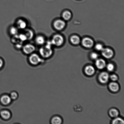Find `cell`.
Wrapping results in <instances>:
<instances>
[{"label": "cell", "mask_w": 124, "mask_h": 124, "mask_svg": "<svg viewBox=\"0 0 124 124\" xmlns=\"http://www.w3.org/2000/svg\"><path fill=\"white\" fill-rule=\"evenodd\" d=\"M53 46L51 41L47 42V44L40 48L39 53L42 57L48 58L52 55L53 51L52 48Z\"/></svg>", "instance_id": "6da1fadb"}, {"label": "cell", "mask_w": 124, "mask_h": 124, "mask_svg": "<svg viewBox=\"0 0 124 124\" xmlns=\"http://www.w3.org/2000/svg\"><path fill=\"white\" fill-rule=\"evenodd\" d=\"M51 41L53 45L59 47L64 43V39L62 35L57 34L53 36Z\"/></svg>", "instance_id": "7a4b0ae2"}, {"label": "cell", "mask_w": 124, "mask_h": 124, "mask_svg": "<svg viewBox=\"0 0 124 124\" xmlns=\"http://www.w3.org/2000/svg\"><path fill=\"white\" fill-rule=\"evenodd\" d=\"M29 61L31 64L35 65H37L42 61L39 56L36 53L31 54L29 57Z\"/></svg>", "instance_id": "3957f363"}, {"label": "cell", "mask_w": 124, "mask_h": 124, "mask_svg": "<svg viewBox=\"0 0 124 124\" xmlns=\"http://www.w3.org/2000/svg\"><path fill=\"white\" fill-rule=\"evenodd\" d=\"M53 25L56 30H61L65 28L66 23L62 19H59L54 22Z\"/></svg>", "instance_id": "277c9868"}, {"label": "cell", "mask_w": 124, "mask_h": 124, "mask_svg": "<svg viewBox=\"0 0 124 124\" xmlns=\"http://www.w3.org/2000/svg\"><path fill=\"white\" fill-rule=\"evenodd\" d=\"M36 49L35 46L31 44H28L23 47V50L25 54H31Z\"/></svg>", "instance_id": "5b68a950"}, {"label": "cell", "mask_w": 124, "mask_h": 124, "mask_svg": "<svg viewBox=\"0 0 124 124\" xmlns=\"http://www.w3.org/2000/svg\"><path fill=\"white\" fill-rule=\"evenodd\" d=\"M81 43L82 46L87 48H92L94 44V42L93 40L88 37L84 38L82 40Z\"/></svg>", "instance_id": "8992f818"}, {"label": "cell", "mask_w": 124, "mask_h": 124, "mask_svg": "<svg viewBox=\"0 0 124 124\" xmlns=\"http://www.w3.org/2000/svg\"><path fill=\"white\" fill-rule=\"evenodd\" d=\"M102 55L104 58L107 59H110L113 56V51L110 48H104L101 51Z\"/></svg>", "instance_id": "52a82bcc"}, {"label": "cell", "mask_w": 124, "mask_h": 124, "mask_svg": "<svg viewBox=\"0 0 124 124\" xmlns=\"http://www.w3.org/2000/svg\"><path fill=\"white\" fill-rule=\"evenodd\" d=\"M109 78V74L106 72H101L98 76V79L100 82L103 84H105L107 82Z\"/></svg>", "instance_id": "ba28073f"}, {"label": "cell", "mask_w": 124, "mask_h": 124, "mask_svg": "<svg viewBox=\"0 0 124 124\" xmlns=\"http://www.w3.org/2000/svg\"><path fill=\"white\" fill-rule=\"evenodd\" d=\"M95 65L98 69H104L106 65L105 61L102 59H97L95 62Z\"/></svg>", "instance_id": "9c48e42d"}, {"label": "cell", "mask_w": 124, "mask_h": 124, "mask_svg": "<svg viewBox=\"0 0 124 124\" xmlns=\"http://www.w3.org/2000/svg\"><path fill=\"white\" fill-rule=\"evenodd\" d=\"M17 25L18 27L21 30H25L27 26V23L25 21L20 19L17 21Z\"/></svg>", "instance_id": "30bf717a"}, {"label": "cell", "mask_w": 124, "mask_h": 124, "mask_svg": "<svg viewBox=\"0 0 124 124\" xmlns=\"http://www.w3.org/2000/svg\"><path fill=\"white\" fill-rule=\"evenodd\" d=\"M1 102L4 105L9 104L11 101V98L9 96L4 95L1 97L0 99Z\"/></svg>", "instance_id": "8fae6325"}, {"label": "cell", "mask_w": 124, "mask_h": 124, "mask_svg": "<svg viewBox=\"0 0 124 124\" xmlns=\"http://www.w3.org/2000/svg\"><path fill=\"white\" fill-rule=\"evenodd\" d=\"M85 71L86 75L91 76L94 74L95 70L93 66L91 65H88L85 68Z\"/></svg>", "instance_id": "7c38bea8"}, {"label": "cell", "mask_w": 124, "mask_h": 124, "mask_svg": "<svg viewBox=\"0 0 124 124\" xmlns=\"http://www.w3.org/2000/svg\"><path fill=\"white\" fill-rule=\"evenodd\" d=\"M109 87L110 90L114 92H117L119 88L118 84L115 82L110 83L109 85Z\"/></svg>", "instance_id": "4fadbf2b"}, {"label": "cell", "mask_w": 124, "mask_h": 124, "mask_svg": "<svg viewBox=\"0 0 124 124\" xmlns=\"http://www.w3.org/2000/svg\"><path fill=\"white\" fill-rule=\"evenodd\" d=\"M24 33L26 35L28 40L31 39L34 37V33L33 31L30 29H25Z\"/></svg>", "instance_id": "5bb4252c"}, {"label": "cell", "mask_w": 124, "mask_h": 124, "mask_svg": "<svg viewBox=\"0 0 124 124\" xmlns=\"http://www.w3.org/2000/svg\"><path fill=\"white\" fill-rule=\"evenodd\" d=\"M70 41L72 43L75 45H78L81 42L79 37L76 35L72 36L70 38Z\"/></svg>", "instance_id": "9a60e30c"}, {"label": "cell", "mask_w": 124, "mask_h": 124, "mask_svg": "<svg viewBox=\"0 0 124 124\" xmlns=\"http://www.w3.org/2000/svg\"><path fill=\"white\" fill-rule=\"evenodd\" d=\"M35 41L37 45H42L45 42V39L43 36H39L36 38Z\"/></svg>", "instance_id": "2e32d148"}, {"label": "cell", "mask_w": 124, "mask_h": 124, "mask_svg": "<svg viewBox=\"0 0 124 124\" xmlns=\"http://www.w3.org/2000/svg\"><path fill=\"white\" fill-rule=\"evenodd\" d=\"M0 115L5 120H8L11 116L10 113L7 110H3L1 112Z\"/></svg>", "instance_id": "e0dca14e"}, {"label": "cell", "mask_w": 124, "mask_h": 124, "mask_svg": "<svg viewBox=\"0 0 124 124\" xmlns=\"http://www.w3.org/2000/svg\"><path fill=\"white\" fill-rule=\"evenodd\" d=\"M72 14L69 11H64L62 15V17L64 20L68 21L71 19Z\"/></svg>", "instance_id": "ac0fdd59"}, {"label": "cell", "mask_w": 124, "mask_h": 124, "mask_svg": "<svg viewBox=\"0 0 124 124\" xmlns=\"http://www.w3.org/2000/svg\"><path fill=\"white\" fill-rule=\"evenodd\" d=\"M109 114L110 116L112 117H117L119 115L118 110L115 109H112L109 110Z\"/></svg>", "instance_id": "d6986e66"}, {"label": "cell", "mask_w": 124, "mask_h": 124, "mask_svg": "<svg viewBox=\"0 0 124 124\" xmlns=\"http://www.w3.org/2000/svg\"><path fill=\"white\" fill-rule=\"evenodd\" d=\"M62 122V119L58 116L53 117L51 120L52 123L53 124H60Z\"/></svg>", "instance_id": "ffe728a7"}, {"label": "cell", "mask_w": 124, "mask_h": 124, "mask_svg": "<svg viewBox=\"0 0 124 124\" xmlns=\"http://www.w3.org/2000/svg\"><path fill=\"white\" fill-rule=\"evenodd\" d=\"M9 31L11 35H13V36H15L18 34V29L16 27L12 26L10 29Z\"/></svg>", "instance_id": "44dd1931"}, {"label": "cell", "mask_w": 124, "mask_h": 124, "mask_svg": "<svg viewBox=\"0 0 124 124\" xmlns=\"http://www.w3.org/2000/svg\"><path fill=\"white\" fill-rule=\"evenodd\" d=\"M112 124H124V121L120 118L116 117L112 121Z\"/></svg>", "instance_id": "7402d4cb"}, {"label": "cell", "mask_w": 124, "mask_h": 124, "mask_svg": "<svg viewBox=\"0 0 124 124\" xmlns=\"http://www.w3.org/2000/svg\"><path fill=\"white\" fill-rule=\"evenodd\" d=\"M18 36H19V40L22 42H25V41L28 40L27 37L26 35H25L24 33L18 35Z\"/></svg>", "instance_id": "603a6c76"}, {"label": "cell", "mask_w": 124, "mask_h": 124, "mask_svg": "<svg viewBox=\"0 0 124 124\" xmlns=\"http://www.w3.org/2000/svg\"><path fill=\"white\" fill-rule=\"evenodd\" d=\"M104 48V47H103V45L101 44H97L95 46V49L98 51H101Z\"/></svg>", "instance_id": "cb8c5ba5"}, {"label": "cell", "mask_w": 124, "mask_h": 124, "mask_svg": "<svg viewBox=\"0 0 124 124\" xmlns=\"http://www.w3.org/2000/svg\"><path fill=\"white\" fill-rule=\"evenodd\" d=\"M107 69L109 71H113L114 69V66L113 64L111 63H109L107 66Z\"/></svg>", "instance_id": "d4e9b609"}, {"label": "cell", "mask_w": 124, "mask_h": 124, "mask_svg": "<svg viewBox=\"0 0 124 124\" xmlns=\"http://www.w3.org/2000/svg\"><path fill=\"white\" fill-rule=\"evenodd\" d=\"M10 97L11 99H16L18 97L17 93L15 92H12L10 94Z\"/></svg>", "instance_id": "484cf974"}, {"label": "cell", "mask_w": 124, "mask_h": 124, "mask_svg": "<svg viewBox=\"0 0 124 124\" xmlns=\"http://www.w3.org/2000/svg\"><path fill=\"white\" fill-rule=\"evenodd\" d=\"M91 57L93 60H96L97 59L98 57V55L97 53H92L91 54Z\"/></svg>", "instance_id": "4316f807"}, {"label": "cell", "mask_w": 124, "mask_h": 124, "mask_svg": "<svg viewBox=\"0 0 124 124\" xmlns=\"http://www.w3.org/2000/svg\"><path fill=\"white\" fill-rule=\"evenodd\" d=\"M110 78L112 81H115L118 79V77L116 75L113 74L110 76Z\"/></svg>", "instance_id": "83f0119b"}, {"label": "cell", "mask_w": 124, "mask_h": 124, "mask_svg": "<svg viewBox=\"0 0 124 124\" xmlns=\"http://www.w3.org/2000/svg\"><path fill=\"white\" fill-rule=\"evenodd\" d=\"M3 64V61L2 59H0V69L2 67Z\"/></svg>", "instance_id": "f1b7e54d"}, {"label": "cell", "mask_w": 124, "mask_h": 124, "mask_svg": "<svg viewBox=\"0 0 124 124\" xmlns=\"http://www.w3.org/2000/svg\"><path fill=\"white\" fill-rule=\"evenodd\" d=\"M22 46L21 45V44H19L17 43V44H16V46L17 48H21L22 47Z\"/></svg>", "instance_id": "f546056e"}]
</instances>
